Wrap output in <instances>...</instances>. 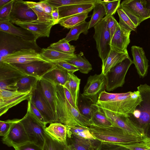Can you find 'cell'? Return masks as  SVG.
Returning <instances> with one entry per match:
<instances>
[{
	"instance_id": "cell-1",
	"label": "cell",
	"mask_w": 150,
	"mask_h": 150,
	"mask_svg": "<svg viewBox=\"0 0 150 150\" xmlns=\"http://www.w3.org/2000/svg\"><path fill=\"white\" fill-rule=\"evenodd\" d=\"M142 101L138 91L112 93L105 90L100 94L96 105L115 113L128 116L134 112Z\"/></svg>"
},
{
	"instance_id": "cell-2",
	"label": "cell",
	"mask_w": 150,
	"mask_h": 150,
	"mask_svg": "<svg viewBox=\"0 0 150 150\" xmlns=\"http://www.w3.org/2000/svg\"><path fill=\"white\" fill-rule=\"evenodd\" d=\"M56 96V117L57 122L61 123L67 127L76 126L90 127V121L74 107L66 98L63 86L55 85Z\"/></svg>"
},
{
	"instance_id": "cell-3",
	"label": "cell",
	"mask_w": 150,
	"mask_h": 150,
	"mask_svg": "<svg viewBox=\"0 0 150 150\" xmlns=\"http://www.w3.org/2000/svg\"><path fill=\"white\" fill-rule=\"evenodd\" d=\"M90 132L97 139L102 142L130 144L143 141V137L132 134L120 127L113 126L101 127H89Z\"/></svg>"
},
{
	"instance_id": "cell-4",
	"label": "cell",
	"mask_w": 150,
	"mask_h": 150,
	"mask_svg": "<svg viewBox=\"0 0 150 150\" xmlns=\"http://www.w3.org/2000/svg\"><path fill=\"white\" fill-rule=\"evenodd\" d=\"M31 49L40 53L42 49L36 41L25 40L0 31V62L9 54L23 50Z\"/></svg>"
},
{
	"instance_id": "cell-5",
	"label": "cell",
	"mask_w": 150,
	"mask_h": 150,
	"mask_svg": "<svg viewBox=\"0 0 150 150\" xmlns=\"http://www.w3.org/2000/svg\"><path fill=\"white\" fill-rule=\"evenodd\" d=\"M142 101L129 117L132 122L144 131L150 124V86L141 84L137 87Z\"/></svg>"
},
{
	"instance_id": "cell-6",
	"label": "cell",
	"mask_w": 150,
	"mask_h": 150,
	"mask_svg": "<svg viewBox=\"0 0 150 150\" xmlns=\"http://www.w3.org/2000/svg\"><path fill=\"white\" fill-rule=\"evenodd\" d=\"M133 64L130 57H128L111 69L105 76L106 90L113 91L123 86L125 83L126 74Z\"/></svg>"
},
{
	"instance_id": "cell-7",
	"label": "cell",
	"mask_w": 150,
	"mask_h": 150,
	"mask_svg": "<svg viewBox=\"0 0 150 150\" xmlns=\"http://www.w3.org/2000/svg\"><path fill=\"white\" fill-rule=\"evenodd\" d=\"M120 8L137 27L143 21L150 18L146 0H125L120 4Z\"/></svg>"
},
{
	"instance_id": "cell-8",
	"label": "cell",
	"mask_w": 150,
	"mask_h": 150,
	"mask_svg": "<svg viewBox=\"0 0 150 150\" xmlns=\"http://www.w3.org/2000/svg\"><path fill=\"white\" fill-rule=\"evenodd\" d=\"M20 122L23 126L29 141L42 148L45 138V127L33 117L27 110Z\"/></svg>"
},
{
	"instance_id": "cell-9",
	"label": "cell",
	"mask_w": 150,
	"mask_h": 150,
	"mask_svg": "<svg viewBox=\"0 0 150 150\" xmlns=\"http://www.w3.org/2000/svg\"><path fill=\"white\" fill-rule=\"evenodd\" d=\"M94 28L95 32L93 37L96 42L98 56L103 61L111 49V35L104 17Z\"/></svg>"
},
{
	"instance_id": "cell-10",
	"label": "cell",
	"mask_w": 150,
	"mask_h": 150,
	"mask_svg": "<svg viewBox=\"0 0 150 150\" xmlns=\"http://www.w3.org/2000/svg\"><path fill=\"white\" fill-rule=\"evenodd\" d=\"M25 75L11 64L0 62V89L17 91V82Z\"/></svg>"
},
{
	"instance_id": "cell-11",
	"label": "cell",
	"mask_w": 150,
	"mask_h": 150,
	"mask_svg": "<svg viewBox=\"0 0 150 150\" xmlns=\"http://www.w3.org/2000/svg\"><path fill=\"white\" fill-rule=\"evenodd\" d=\"M96 105L99 110L114 126L122 128L132 134L145 137L144 130L133 123L128 116L116 114Z\"/></svg>"
},
{
	"instance_id": "cell-12",
	"label": "cell",
	"mask_w": 150,
	"mask_h": 150,
	"mask_svg": "<svg viewBox=\"0 0 150 150\" xmlns=\"http://www.w3.org/2000/svg\"><path fill=\"white\" fill-rule=\"evenodd\" d=\"M34 11L25 1L14 0L9 21L16 25L31 22L38 19Z\"/></svg>"
},
{
	"instance_id": "cell-13",
	"label": "cell",
	"mask_w": 150,
	"mask_h": 150,
	"mask_svg": "<svg viewBox=\"0 0 150 150\" xmlns=\"http://www.w3.org/2000/svg\"><path fill=\"white\" fill-rule=\"evenodd\" d=\"M105 88V77L102 73L90 75L88 78L87 83L81 95L96 104L100 93Z\"/></svg>"
},
{
	"instance_id": "cell-14",
	"label": "cell",
	"mask_w": 150,
	"mask_h": 150,
	"mask_svg": "<svg viewBox=\"0 0 150 150\" xmlns=\"http://www.w3.org/2000/svg\"><path fill=\"white\" fill-rule=\"evenodd\" d=\"M20 119L11 120V124L7 134L2 139L3 143L14 149L28 141L26 133Z\"/></svg>"
},
{
	"instance_id": "cell-15",
	"label": "cell",
	"mask_w": 150,
	"mask_h": 150,
	"mask_svg": "<svg viewBox=\"0 0 150 150\" xmlns=\"http://www.w3.org/2000/svg\"><path fill=\"white\" fill-rule=\"evenodd\" d=\"M32 91L21 92L0 89V116L22 101L28 100Z\"/></svg>"
},
{
	"instance_id": "cell-16",
	"label": "cell",
	"mask_w": 150,
	"mask_h": 150,
	"mask_svg": "<svg viewBox=\"0 0 150 150\" xmlns=\"http://www.w3.org/2000/svg\"><path fill=\"white\" fill-rule=\"evenodd\" d=\"M29 100L41 112L47 124L57 122L51 108L43 94L39 80Z\"/></svg>"
},
{
	"instance_id": "cell-17",
	"label": "cell",
	"mask_w": 150,
	"mask_h": 150,
	"mask_svg": "<svg viewBox=\"0 0 150 150\" xmlns=\"http://www.w3.org/2000/svg\"><path fill=\"white\" fill-rule=\"evenodd\" d=\"M25 74L36 77L39 80L55 65L47 61H37L24 64H11Z\"/></svg>"
},
{
	"instance_id": "cell-18",
	"label": "cell",
	"mask_w": 150,
	"mask_h": 150,
	"mask_svg": "<svg viewBox=\"0 0 150 150\" xmlns=\"http://www.w3.org/2000/svg\"><path fill=\"white\" fill-rule=\"evenodd\" d=\"M37 61H47L42 57L39 52L31 49L23 50L9 54L0 62L10 64H24Z\"/></svg>"
},
{
	"instance_id": "cell-19",
	"label": "cell",
	"mask_w": 150,
	"mask_h": 150,
	"mask_svg": "<svg viewBox=\"0 0 150 150\" xmlns=\"http://www.w3.org/2000/svg\"><path fill=\"white\" fill-rule=\"evenodd\" d=\"M131 32L119 25L111 39V49L118 52L128 53L127 48L130 42Z\"/></svg>"
},
{
	"instance_id": "cell-20",
	"label": "cell",
	"mask_w": 150,
	"mask_h": 150,
	"mask_svg": "<svg viewBox=\"0 0 150 150\" xmlns=\"http://www.w3.org/2000/svg\"><path fill=\"white\" fill-rule=\"evenodd\" d=\"M131 50L133 64L139 76L144 78L147 75L149 66L144 51L142 47L135 45L132 46Z\"/></svg>"
},
{
	"instance_id": "cell-21",
	"label": "cell",
	"mask_w": 150,
	"mask_h": 150,
	"mask_svg": "<svg viewBox=\"0 0 150 150\" xmlns=\"http://www.w3.org/2000/svg\"><path fill=\"white\" fill-rule=\"evenodd\" d=\"M0 31L28 40L36 41L38 38L31 31L21 27L16 26L8 21H0Z\"/></svg>"
},
{
	"instance_id": "cell-22",
	"label": "cell",
	"mask_w": 150,
	"mask_h": 150,
	"mask_svg": "<svg viewBox=\"0 0 150 150\" xmlns=\"http://www.w3.org/2000/svg\"><path fill=\"white\" fill-rule=\"evenodd\" d=\"M17 25L31 31L38 38L42 37H49L51 29L54 24L52 23L40 22L37 20L31 22Z\"/></svg>"
},
{
	"instance_id": "cell-23",
	"label": "cell",
	"mask_w": 150,
	"mask_h": 150,
	"mask_svg": "<svg viewBox=\"0 0 150 150\" xmlns=\"http://www.w3.org/2000/svg\"><path fill=\"white\" fill-rule=\"evenodd\" d=\"M68 150H96L101 142L97 139L81 140L71 135L67 138Z\"/></svg>"
},
{
	"instance_id": "cell-24",
	"label": "cell",
	"mask_w": 150,
	"mask_h": 150,
	"mask_svg": "<svg viewBox=\"0 0 150 150\" xmlns=\"http://www.w3.org/2000/svg\"><path fill=\"white\" fill-rule=\"evenodd\" d=\"M93 4H87L72 5L58 8L59 21L64 18L84 12L89 13L93 8Z\"/></svg>"
},
{
	"instance_id": "cell-25",
	"label": "cell",
	"mask_w": 150,
	"mask_h": 150,
	"mask_svg": "<svg viewBox=\"0 0 150 150\" xmlns=\"http://www.w3.org/2000/svg\"><path fill=\"white\" fill-rule=\"evenodd\" d=\"M39 81L43 94L51 106L57 122L55 85L42 78Z\"/></svg>"
},
{
	"instance_id": "cell-26",
	"label": "cell",
	"mask_w": 150,
	"mask_h": 150,
	"mask_svg": "<svg viewBox=\"0 0 150 150\" xmlns=\"http://www.w3.org/2000/svg\"><path fill=\"white\" fill-rule=\"evenodd\" d=\"M46 132L52 137L67 147V127L59 122L50 124L45 129Z\"/></svg>"
},
{
	"instance_id": "cell-27",
	"label": "cell",
	"mask_w": 150,
	"mask_h": 150,
	"mask_svg": "<svg viewBox=\"0 0 150 150\" xmlns=\"http://www.w3.org/2000/svg\"><path fill=\"white\" fill-rule=\"evenodd\" d=\"M41 78L55 85L64 86L68 79L69 74L66 71L55 65L53 68L44 74Z\"/></svg>"
},
{
	"instance_id": "cell-28",
	"label": "cell",
	"mask_w": 150,
	"mask_h": 150,
	"mask_svg": "<svg viewBox=\"0 0 150 150\" xmlns=\"http://www.w3.org/2000/svg\"><path fill=\"white\" fill-rule=\"evenodd\" d=\"M129 57L128 53L118 52L111 49L105 59L102 61L101 73L105 76L111 69Z\"/></svg>"
},
{
	"instance_id": "cell-29",
	"label": "cell",
	"mask_w": 150,
	"mask_h": 150,
	"mask_svg": "<svg viewBox=\"0 0 150 150\" xmlns=\"http://www.w3.org/2000/svg\"><path fill=\"white\" fill-rule=\"evenodd\" d=\"M40 53L45 60L53 63L62 61H67L76 56V54L65 53L48 48L42 49Z\"/></svg>"
},
{
	"instance_id": "cell-30",
	"label": "cell",
	"mask_w": 150,
	"mask_h": 150,
	"mask_svg": "<svg viewBox=\"0 0 150 150\" xmlns=\"http://www.w3.org/2000/svg\"><path fill=\"white\" fill-rule=\"evenodd\" d=\"M93 109L90 122L91 126L105 127L114 126L99 110L96 104H93Z\"/></svg>"
},
{
	"instance_id": "cell-31",
	"label": "cell",
	"mask_w": 150,
	"mask_h": 150,
	"mask_svg": "<svg viewBox=\"0 0 150 150\" xmlns=\"http://www.w3.org/2000/svg\"><path fill=\"white\" fill-rule=\"evenodd\" d=\"M69 78L64 86L71 94L76 106L78 108L79 86L81 79L74 73H68Z\"/></svg>"
},
{
	"instance_id": "cell-32",
	"label": "cell",
	"mask_w": 150,
	"mask_h": 150,
	"mask_svg": "<svg viewBox=\"0 0 150 150\" xmlns=\"http://www.w3.org/2000/svg\"><path fill=\"white\" fill-rule=\"evenodd\" d=\"M71 135L81 140L96 139L91 133L89 127L86 126L67 127V137Z\"/></svg>"
},
{
	"instance_id": "cell-33",
	"label": "cell",
	"mask_w": 150,
	"mask_h": 150,
	"mask_svg": "<svg viewBox=\"0 0 150 150\" xmlns=\"http://www.w3.org/2000/svg\"><path fill=\"white\" fill-rule=\"evenodd\" d=\"M93 5V12L89 21L88 29L94 27L102 20L105 15H106L104 5L100 0H96Z\"/></svg>"
},
{
	"instance_id": "cell-34",
	"label": "cell",
	"mask_w": 150,
	"mask_h": 150,
	"mask_svg": "<svg viewBox=\"0 0 150 150\" xmlns=\"http://www.w3.org/2000/svg\"><path fill=\"white\" fill-rule=\"evenodd\" d=\"M88 12H84L70 16L60 20L58 23L67 29L73 27L85 21L88 17Z\"/></svg>"
},
{
	"instance_id": "cell-35",
	"label": "cell",
	"mask_w": 150,
	"mask_h": 150,
	"mask_svg": "<svg viewBox=\"0 0 150 150\" xmlns=\"http://www.w3.org/2000/svg\"><path fill=\"white\" fill-rule=\"evenodd\" d=\"M89 21H85L71 28L64 38L69 42L71 41H76L79 38L80 34L83 33L87 34L88 32Z\"/></svg>"
},
{
	"instance_id": "cell-36",
	"label": "cell",
	"mask_w": 150,
	"mask_h": 150,
	"mask_svg": "<svg viewBox=\"0 0 150 150\" xmlns=\"http://www.w3.org/2000/svg\"><path fill=\"white\" fill-rule=\"evenodd\" d=\"M39 79L31 76L25 75L17 83V91L21 92L32 91L36 86Z\"/></svg>"
},
{
	"instance_id": "cell-37",
	"label": "cell",
	"mask_w": 150,
	"mask_h": 150,
	"mask_svg": "<svg viewBox=\"0 0 150 150\" xmlns=\"http://www.w3.org/2000/svg\"><path fill=\"white\" fill-rule=\"evenodd\" d=\"M67 62L76 67L80 72L84 74H88L92 69L91 64L81 53Z\"/></svg>"
},
{
	"instance_id": "cell-38",
	"label": "cell",
	"mask_w": 150,
	"mask_h": 150,
	"mask_svg": "<svg viewBox=\"0 0 150 150\" xmlns=\"http://www.w3.org/2000/svg\"><path fill=\"white\" fill-rule=\"evenodd\" d=\"M26 2L36 14L38 20L40 22L54 24L51 16L45 12L38 2L27 1Z\"/></svg>"
},
{
	"instance_id": "cell-39",
	"label": "cell",
	"mask_w": 150,
	"mask_h": 150,
	"mask_svg": "<svg viewBox=\"0 0 150 150\" xmlns=\"http://www.w3.org/2000/svg\"><path fill=\"white\" fill-rule=\"evenodd\" d=\"M78 100V108L80 113L89 121L91 119L93 109V103L89 100L81 95Z\"/></svg>"
},
{
	"instance_id": "cell-40",
	"label": "cell",
	"mask_w": 150,
	"mask_h": 150,
	"mask_svg": "<svg viewBox=\"0 0 150 150\" xmlns=\"http://www.w3.org/2000/svg\"><path fill=\"white\" fill-rule=\"evenodd\" d=\"M47 48L53 49L60 52L70 54H75V46L71 45L64 38L57 42L51 44Z\"/></svg>"
},
{
	"instance_id": "cell-41",
	"label": "cell",
	"mask_w": 150,
	"mask_h": 150,
	"mask_svg": "<svg viewBox=\"0 0 150 150\" xmlns=\"http://www.w3.org/2000/svg\"><path fill=\"white\" fill-rule=\"evenodd\" d=\"M45 2L53 8L74 4H94L96 0H45Z\"/></svg>"
},
{
	"instance_id": "cell-42",
	"label": "cell",
	"mask_w": 150,
	"mask_h": 150,
	"mask_svg": "<svg viewBox=\"0 0 150 150\" xmlns=\"http://www.w3.org/2000/svg\"><path fill=\"white\" fill-rule=\"evenodd\" d=\"M119 18V25L126 29L135 31L137 26L125 12L120 8L117 10Z\"/></svg>"
},
{
	"instance_id": "cell-43",
	"label": "cell",
	"mask_w": 150,
	"mask_h": 150,
	"mask_svg": "<svg viewBox=\"0 0 150 150\" xmlns=\"http://www.w3.org/2000/svg\"><path fill=\"white\" fill-rule=\"evenodd\" d=\"M66 148L45 131V140L42 150H65Z\"/></svg>"
},
{
	"instance_id": "cell-44",
	"label": "cell",
	"mask_w": 150,
	"mask_h": 150,
	"mask_svg": "<svg viewBox=\"0 0 150 150\" xmlns=\"http://www.w3.org/2000/svg\"><path fill=\"white\" fill-rule=\"evenodd\" d=\"M30 115L44 127L47 124L42 114L36 107L28 100L27 110Z\"/></svg>"
},
{
	"instance_id": "cell-45",
	"label": "cell",
	"mask_w": 150,
	"mask_h": 150,
	"mask_svg": "<svg viewBox=\"0 0 150 150\" xmlns=\"http://www.w3.org/2000/svg\"><path fill=\"white\" fill-rule=\"evenodd\" d=\"M103 4L106 11L105 16H112L118 9L120 7V0L113 1H101Z\"/></svg>"
},
{
	"instance_id": "cell-46",
	"label": "cell",
	"mask_w": 150,
	"mask_h": 150,
	"mask_svg": "<svg viewBox=\"0 0 150 150\" xmlns=\"http://www.w3.org/2000/svg\"><path fill=\"white\" fill-rule=\"evenodd\" d=\"M96 150H131L119 143L101 142Z\"/></svg>"
},
{
	"instance_id": "cell-47",
	"label": "cell",
	"mask_w": 150,
	"mask_h": 150,
	"mask_svg": "<svg viewBox=\"0 0 150 150\" xmlns=\"http://www.w3.org/2000/svg\"><path fill=\"white\" fill-rule=\"evenodd\" d=\"M14 0L0 8V21H8Z\"/></svg>"
},
{
	"instance_id": "cell-48",
	"label": "cell",
	"mask_w": 150,
	"mask_h": 150,
	"mask_svg": "<svg viewBox=\"0 0 150 150\" xmlns=\"http://www.w3.org/2000/svg\"><path fill=\"white\" fill-rule=\"evenodd\" d=\"M104 18L112 38L119 25V23L112 16H105Z\"/></svg>"
},
{
	"instance_id": "cell-49",
	"label": "cell",
	"mask_w": 150,
	"mask_h": 150,
	"mask_svg": "<svg viewBox=\"0 0 150 150\" xmlns=\"http://www.w3.org/2000/svg\"><path fill=\"white\" fill-rule=\"evenodd\" d=\"M54 63L69 73L74 74L75 72L79 70L76 67L67 61H62Z\"/></svg>"
},
{
	"instance_id": "cell-50",
	"label": "cell",
	"mask_w": 150,
	"mask_h": 150,
	"mask_svg": "<svg viewBox=\"0 0 150 150\" xmlns=\"http://www.w3.org/2000/svg\"><path fill=\"white\" fill-rule=\"evenodd\" d=\"M14 149L15 150H42V147L29 141Z\"/></svg>"
},
{
	"instance_id": "cell-51",
	"label": "cell",
	"mask_w": 150,
	"mask_h": 150,
	"mask_svg": "<svg viewBox=\"0 0 150 150\" xmlns=\"http://www.w3.org/2000/svg\"><path fill=\"white\" fill-rule=\"evenodd\" d=\"M11 120L0 121V136L4 137L8 133L10 128Z\"/></svg>"
},
{
	"instance_id": "cell-52",
	"label": "cell",
	"mask_w": 150,
	"mask_h": 150,
	"mask_svg": "<svg viewBox=\"0 0 150 150\" xmlns=\"http://www.w3.org/2000/svg\"><path fill=\"white\" fill-rule=\"evenodd\" d=\"M65 96L69 103L74 108L79 110L78 108L76 106L73 98L68 90L64 86H63Z\"/></svg>"
},
{
	"instance_id": "cell-53",
	"label": "cell",
	"mask_w": 150,
	"mask_h": 150,
	"mask_svg": "<svg viewBox=\"0 0 150 150\" xmlns=\"http://www.w3.org/2000/svg\"><path fill=\"white\" fill-rule=\"evenodd\" d=\"M42 7L45 12L48 14L51 15L53 8L50 5L44 1L41 0L38 2Z\"/></svg>"
},
{
	"instance_id": "cell-54",
	"label": "cell",
	"mask_w": 150,
	"mask_h": 150,
	"mask_svg": "<svg viewBox=\"0 0 150 150\" xmlns=\"http://www.w3.org/2000/svg\"><path fill=\"white\" fill-rule=\"evenodd\" d=\"M51 16L54 25L58 24L59 18V14L58 8H53Z\"/></svg>"
},
{
	"instance_id": "cell-55",
	"label": "cell",
	"mask_w": 150,
	"mask_h": 150,
	"mask_svg": "<svg viewBox=\"0 0 150 150\" xmlns=\"http://www.w3.org/2000/svg\"><path fill=\"white\" fill-rule=\"evenodd\" d=\"M145 137L150 138V124L144 130Z\"/></svg>"
},
{
	"instance_id": "cell-56",
	"label": "cell",
	"mask_w": 150,
	"mask_h": 150,
	"mask_svg": "<svg viewBox=\"0 0 150 150\" xmlns=\"http://www.w3.org/2000/svg\"><path fill=\"white\" fill-rule=\"evenodd\" d=\"M141 143L147 146L150 147V138L144 137Z\"/></svg>"
},
{
	"instance_id": "cell-57",
	"label": "cell",
	"mask_w": 150,
	"mask_h": 150,
	"mask_svg": "<svg viewBox=\"0 0 150 150\" xmlns=\"http://www.w3.org/2000/svg\"><path fill=\"white\" fill-rule=\"evenodd\" d=\"M12 0H0V8L5 6Z\"/></svg>"
},
{
	"instance_id": "cell-58",
	"label": "cell",
	"mask_w": 150,
	"mask_h": 150,
	"mask_svg": "<svg viewBox=\"0 0 150 150\" xmlns=\"http://www.w3.org/2000/svg\"><path fill=\"white\" fill-rule=\"evenodd\" d=\"M146 6L150 15V0H146Z\"/></svg>"
},
{
	"instance_id": "cell-59",
	"label": "cell",
	"mask_w": 150,
	"mask_h": 150,
	"mask_svg": "<svg viewBox=\"0 0 150 150\" xmlns=\"http://www.w3.org/2000/svg\"><path fill=\"white\" fill-rule=\"evenodd\" d=\"M65 150H68L67 149V148H66V149Z\"/></svg>"
}]
</instances>
